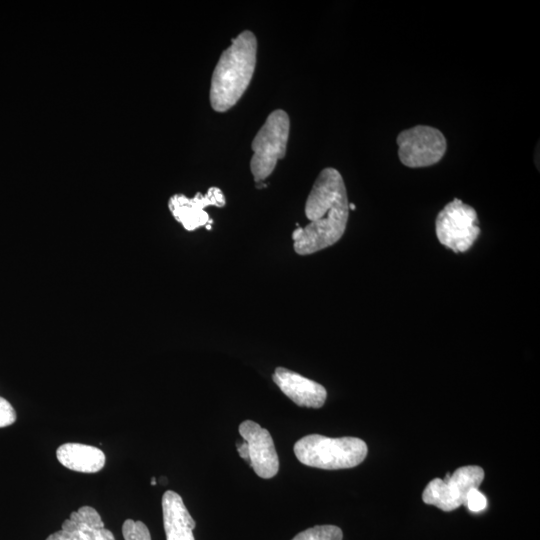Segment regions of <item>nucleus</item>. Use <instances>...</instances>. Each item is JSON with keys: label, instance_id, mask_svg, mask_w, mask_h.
Listing matches in <instances>:
<instances>
[{"label": "nucleus", "instance_id": "17", "mask_svg": "<svg viewBox=\"0 0 540 540\" xmlns=\"http://www.w3.org/2000/svg\"><path fill=\"white\" fill-rule=\"evenodd\" d=\"M465 505L471 512H480L487 507V499L478 488H474L467 494Z\"/></svg>", "mask_w": 540, "mask_h": 540}, {"label": "nucleus", "instance_id": "14", "mask_svg": "<svg viewBox=\"0 0 540 540\" xmlns=\"http://www.w3.org/2000/svg\"><path fill=\"white\" fill-rule=\"evenodd\" d=\"M342 530L334 525H319L298 533L292 540H342Z\"/></svg>", "mask_w": 540, "mask_h": 540}, {"label": "nucleus", "instance_id": "8", "mask_svg": "<svg viewBox=\"0 0 540 540\" xmlns=\"http://www.w3.org/2000/svg\"><path fill=\"white\" fill-rule=\"evenodd\" d=\"M239 434L243 438V442L237 444L240 457L259 477H274L279 470V459L269 431L254 421L245 420L239 425Z\"/></svg>", "mask_w": 540, "mask_h": 540}, {"label": "nucleus", "instance_id": "7", "mask_svg": "<svg viewBox=\"0 0 540 540\" xmlns=\"http://www.w3.org/2000/svg\"><path fill=\"white\" fill-rule=\"evenodd\" d=\"M484 479V470L477 465L463 466L447 473L445 478L431 480L423 491L422 499L443 511H452L465 505L470 490L478 488Z\"/></svg>", "mask_w": 540, "mask_h": 540}, {"label": "nucleus", "instance_id": "15", "mask_svg": "<svg viewBox=\"0 0 540 540\" xmlns=\"http://www.w3.org/2000/svg\"><path fill=\"white\" fill-rule=\"evenodd\" d=\"M69 519L78 525H84L93 529L105 528L101 516L91 506H81L78 510L70 514Z\"/></svg>", "mask_w": 540, "mask_h": 540}, {"label": "nucleus", "instance_id": "5", "mask_svg": "<svg viewBox=\"0 0 540 540\" xmlns=\"http://www.w3.org/2000/svg\"><path fill=\"white\" fill-rule=\"evenodd\" d=\"M435 231L439 242L455 253L469 250L480 234L476 210L454 198L438 213Z\"/></svg>", "mask_w": 540, "mask_h": 540}, {"label": "nucleus", "instance_id": "2", "mask_svg": "<svg viewBox=\"0 0 540 540\" xmlns=\"http://www.w3.org/2000/svg\"><path fill=\"white\" fill-rule=\"evenodd\" d=\"M257 53V40L248 30L241 32L222 52L212 74L210 103L217 112L232 108L252 79Z\"/></svg>", "mask_w": 540, "mask_h": 540}, {"label": "nucleus", "instance_id": "9", "mask_svg": "<svg viewBox=\"0 0 540 540\" xmlns=\"http://www.w3.org/2000/svg\"><path fill=\"white\" fill-rule=\"evenodd\" d=\"M226 203L223 192L218 187H211L206 194L197 193L188 198L183 194H175L168 201V208L177 222L187 231L212 224L205 208L210 205L223 207Z\"/></svg>", "mask_w": 540, "mask_h": 540}, {"label": "nucleus", "instance_id": "1", "mask_svg": "<svg viewBox=\"0 0 540 540\" xmlns=\"http://www.w3.org/2000/svg\"><path fill=\"white\" fill-rule=\"evenodd\" d=\"M309 223L292 233L298 255H309L335 244L343 236L349 202L344 180L338 170L328 167L316 178L305 203Z\"/></svg>", "mask_w": 540, "mask_h": 540}, {"label": "nucleus", "instance_id": "4", "mask_svg": "<svg viewBox=\"0 0 540 540\" xmlns=\"http://www.w3.org/2000/svg\"><path fill=\"white\" fill-rule=\"evenodd\" d=\"M290 129L288 114L281 109L271 112L252 141L251 173L256 183L271 175L278 160L286 153Z\"/></svg>", "mask_w": 540, "mask_h": 540}, {"label": "nucleus", "instance_id": "13", "mask_svg": "<svg viewBox=\"0 0 540 540\" xmlns=\"http://www.w3.org/2000/svg\"><path fill=\"white\" fill-rule=\"evenodd\" d=\"M45 540H115L111 531L106 528L93 529L84 525H78L72 532L59 530L50 534Z\"/></svg>", "mask_w": 540, "mask_h": 540}, {"label": "nucleus", "instance_id": "3", "mask_svg": "<svg viewBox=\"0 0 540 540\" xmlns=\"http://www.w3.org/2000/svg\"><path fill=\"white\" fill-rule=\"evenodd\" d=\"M293 449L302 464L327 470L355 467L368 452L366 443L359 438H330L319 434L302 437Z\"/></svg>", "mask_w": 540, "mask_h": 540}, {"label": "nucleus", "instance_id": "6", "mask_svg": "<svg viewBox=\"0 0 540 540\" xmlns=\"http://www.w3.org/2000/svg\"><path fill=\"white\" fill-rule=\"evenodd\" d=\"M396 142L399 160L409 168L434 165L443 158L447 149L443 133L428 125H416L401 131Z\"/></svg>", "mask_w": 540, "mask_h": 540}, {"label": "nucleus", "instance_id": "19", "mask_svg": "<svg viewBox=\"0 0 540 540\" xmlns=\"http://www.w3.org/2000/svg\"><path fill=\"white\" fill-rule=\"evenodd\" d=\"M349 209L354 210V209H355V205H354L353 203H350V204H349Z\"/></svg>", "mask_w": 540, "mask_h": 540}, {"label": "nucleus", "instance_id": "12", "mask_svg": "<svg viewBox=\"0 0 540 540\" xmlns=\"http://www.w3.org/2000/svg\"><path fill=\"white\" fill-rule=\"evenodd\" d=\"M56 458L64 467L81 473H96L106 462L101 449L82 443L60 445L56 450Z\"/></svg>", "mask_w": 540, "mask_h": 540}, {"label": "nucleus", "instance_id": "11", "mask_svg": "<svg viewBox=\"0 0 540 540\" xmlns=\"http://www.w3.org/2000/svg\"><path fill=\"white\" fill-rule=\"evenodd\" d=\"M162 513L166 540H195V521L178 493L167 490L163 494Z\"/></svg>", "mask_w": 540, "mask_h": 540}, {"label": "nucleus", "instance_id": "10", "mask_svg": "<svg viewBox=\"0 0 540 540\" xmlns=\"http://www.w3.org/2000/svg\"><path fill=\"white\" fill-rule=\"evenodd\" d=\"M274 383L295 404L301 407L320 408L327 392L319 383L284 367H277L272 375Z\"/></svg>", "mask_w": 540, "mask_h": 540}, {"label": "nucleus", "instance_id": "18", "mask_svg": "<svg viewBox=\"0 0 540 540\" xmlns=\"http://www.w3.org/2000/svg\"><path fill=\"white\" fill-rule=\"evenodd\" d=\"M17 419L14 407L0 396V428L12 425Z\"/></svg>", "mask_w": 540, "mask_h": 540}, {"label": "nucleus", "instance_id": "16", "mask_svg": "<svg viewBox=\"0 0 540 540\" xmlns=\"http://www.w3.org/2000/svg\"><path fill=\"white\" fill-rule=\"evenodd\" d=\"M122 535L124 540H151L148 527L142 521L133 519L124 521Z\"/></svg>", "mask_w": 540, "mask_h": 540}]
</instances>
